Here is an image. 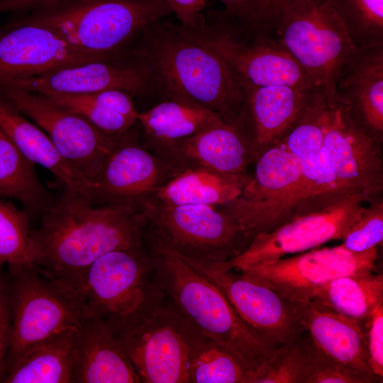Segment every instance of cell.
<instances>
[{"mask_svg": "<svg viewBox=\"0 0 383 383\" xmlns=\"http://www.w3.org/2000/svg\"><path fill=\"white\" fill-rule=\"evenodd\" d=\"M238 123L257 157L279 143L298 121L315 89L245 84Z\"/></svg>", "mask_w": 383, "mask_h": 383, "instance_id": "cell-20", "label": "cell"}, {"mask_svg": "<svg viewBox=\"0 0 383 383\" xmlns=\"http://www.w3.org/2000/svg\"><path fill=\"white\" fill-rule=\"evenodd\" d=\"M89 316L117 334L153 316L167 301L152 257L143 245L109 252L96 260L71 286Z\"/></svg>", "mask_w": 383, "mask_h": 383, "instance_id": "cell-4", "label": "cell"}, {"mask_svg": "<svg viewBox=\"0 0 383 383\" xmlns=\"http://www.w3.org/2000/svg\"><path fill=\"white\" fill-rule=\"evenodd\" d=\"M44 96L57 106L86 118L107 134L126 133L138 122L139 112L133 103V96L121 90Z\"/></svg>", "mask_w": 383, "mask_h": 383, "instance_id": "cell-30", "label": "cell"}, {"mask_svg": "<svg viewBox=\"0 0 383 383\" xmlns=\"http://www.w3.org/2000/svg\"><path fill=\"white\" fill-rule=\"evenodd\" d=\"M171 13L164 0H77L16 18L48 28L76 47L119 57L146 27Z\"/></svg>", "mask_w": 383, "mask_h": 383, "instance_id": "cell-5", "label": "cell"}, {"mask_svg": "<svg viewBox=\"0 0 383 383\" xmlns=\"http://www.w3.org/2000/svg\"><path fill=\"white\" fill-rule=\"evenodd\" d=\"M77 0H0V13L33 11Z\"/></svg>", "mask_w": 383, "mask_h": 383, "instance_id": "cell-42", "label": "cell"}, {"mask_svg": "<svg viewBox=\"0 0 383 383\" xmlns=\"http://www.w3.org/2000/svg\"><path fill=\"white\" fill-rule=\"evenodd\" d=\"M312 352L313 342L306 331L275 349L265 362L251 372L248 383H306Z\"/></svg>", "mask_w": 383, "mask_h": 383, "instance_id": "cell-34", "label": "cell"}, {"mask_svg": "<svg viewBox=\"0 0 383 383\" xmlns=\"http://www.w3.org/2000/svg\"><path fill=\"white\" fill-rule=\"evenodd\" d=\"M148 242L167 299L202 335L232 349L252 371L271 356L213 282L150 233Z\"/></svg>", "mask_w": 383, "mask_h": 383, "instance_id": "cell-3", "label": "cell"}, {"mask_svg": "<svg viewBox=\"0 0 383 383\" xmlns=\"http://www.w3.org/2000/svg\"><path fill=\"white\" fill-rule=\"evenodd\" d=\"M168 99L194 103L237 121L245 88L226 62L186 27L162 20L146 27L132 47Z\"/></svg>", "mask_w": 383, "mask_h": 383, "instance_id": "cell-2", "label": "cell"}, {"mask_svg": "<svg viewBox=\"0 0 383 383\" xmlns=\"http://www.w3.org/2000/svg\"><path fill=\"white\" fill-rule=\"evenodd\" d=\"M153 85L150 69L141 58L129 52L107 60L58 69L40 75L0 77V86L49 94H81L118 89L132 96Z\"/></svg>", "mask_w": 383, "mask_h": 383, "instance_id": "cell-18", "label": "cell"}, {"mask_svg": "<svg viewBox=\"0 0 383 383\" xmlns=\"http://www.w3.org/2000/svg\"><path fill=\"white\" fill-rule=\"evenodd\" d=\"M0 92L32 119L48 135L58 152L92 182L120 135L100 131L44 95L6 86H0Z\"/></svg>", "mask_w": 383, "mask_h": 383, "instance_id": "cell-14", "label": "cell"}, {"mask_svg": "<svg viewBox=\"0 0 383 383\" xmlns=\"http://www.w3.org/2000/svg\"><path fill=\"white\" fill-rule=\"evenodd\" d=\"M310 300L362 323L383 301V274L368 270L334 278L316 289Z\"/></svg>", "mask_w": 383, "mask_h": 383, "instance_id": "cell-31", "label": "cell"}, {"mask_svg": "<svg viewBox=\"0 0 383 383\" xmlns=\"http://www.w3.org/2000/svg\"><path fill=\"white\" fill-rule=\"evenodd\" d=\"M292 303L313 343L326 357L368 376L374 382H380L369 366L360 323L314 300Z\"/></svg>", "mask_w": 383, "mask_h": 383, "instance_id": "cell-24", "label": "cell"}, {"mask_svg": "<svg viewBox=\"0 0 383 383\" xmlns=\"http://www.w3.org/2000/svg\"><path fill=\"white\" fill-rule=\"evenodd\" d=\"M225 121L219 114L186 101H162L138 113L146 147L160 157L176 143Z\"/></svg>", "mask_w": 383, "mask_h": 383, "instance_id": "cell-27", "label": "cell"}, {"mask_svg": "<svg viewBox=\"0 0 383 383\" xmlns=\"http://www.w3.org/2000/svg\"><path fill=\"white\" fill-rule=\"evenodd\" d=\"M0 197L19 201L30 217L43 215L55 198L44 187L29 161L0 129Z\"/></svg>", "mask_w": 383, "mask_h": 383, "instance_id": "cell-32", "label": "cell"}, {"mask_svg": "<svg viewBox=\"0 0 383 383\" xmlns=\"http://www.w3.org/2000/svg\"><path fill=\"white\" fill-rule=\"evenodd\" d=\"M240 194L220 206L251 240L311 209L301 164L279 143L262 152Z\"/></svg>", "mask_w": 383, "mask_h": 383, "instance_id": "cell-8", "label": "cell"}, {"mask_svg": "<svg viewBox=\"0 0 383 383\" xmlns=\"http://www.w3.org/2000/svg\"><path fill=\"white\" fill-rule=\"evenodd\" d=\"M270 35L336 101V84L355 47L331 0H288L276 13Z\"/></svg>", "mask_w": 383, "mask_h": 383, "instance_id": "cell-7", "label": "cell"}, {"mask_svg": "<svg viewBox=\"0 0 383 383\" xmlns=\"http://www.w3.org/2000/svg\"><path fill=\"white\" fill-rule=\"evenodd\" d=\"M117 335L143 383H189L191 355L207 338L167 299L142 324Z\"/></svg>", "mask_w": 383, "mask_h": 383, "instance_id": "cell-11", "label": "cell"}, {"mask_svg": "<svg viewBox=\"0 0 383 383\" xmlns=\"http://www.w3.org/2000/svg\"><path fill=\"white\" fill-rule=\"evenodd\" d=\"M31 231L34 264L71 287L99 257L118 249L143 245L147 221L141 209L95 206L62 192Z\"/></svg>", "mask_w": 383, "mask_h": 383, "instance_id": "cell-1", "label": "cell"}, {"mask_svg": "<svg viewBox=\"0 0 383 383\" xmlns=\"http://www.w3.org/2000/svg\"><path fill=\"white\" fill-rule=\"evenodd\" d=\"M368 376L326 357L313 343L311 370L306 383H372Z\"/></svg>", "mask_w": 383, "mask_h": 383, "instance_id": "cell-37", "label": "cell"}, {"mask_svg": "<svg viewBox=\"0 0 383 383\" xmlns=\"http://www.w3.org/2000/svg\"><path fill=\"white\" fill-rule=\"evenodd\" d=\"M368 364L373 374L383 378V301L380 302L362 323Z\"/></svg>", "mask_w": 383, "mask_h": 383, "instance_id": "cell-38", "label": "cell"}, {"mask_svg": "<svg viewBox=\"0 0 383 383\" xmlns=\"http://www.w3.org/2000/svg\"><path fill=\"white\" fill-rule=\"evenodd\" d=\"M77 331H65L30 348L2 383H72Z\"/></svg>", "mask_w": 383, "mask_h": 383, "instance_id": "cell-29", "label": "cell"}, {"mask_svg": "<svg viewBox=\"0 0 383 383\" xmlns=\"http://www.w3.org/2000/svg\"><path fill=\"white\" fill-rule=\"evenodd\" d=\"M341 240L344 248L355 252L378 248L383 240V200L365 207Z\"/></svg>", "mask_w": 383, "mask_h": 383, "instance_id": "cell-36", "label": "cell"}, {"mask_svg": "<svg viewBox=\"0 0 383 383\" xmlns=\"http://www.w3.org/2000/svg\"><path fill=\"white\" fill-rule=\"evenodd\" d=\"M377 257V248L355 252L340 244L257 262L237 271L262 282L292 302L307 301L316 289L334 278L376 270Z\"/></svg>", "mask_w": 383, "mask_h": 383, "instance_id": "cell-15", "label": "cell"}, {"mask_svg": "<svg viewBox=\"0 0 383 383\" xmlns=\"http://www.w3.org/2000/svg\"><path fill=\"white\" fill-rule=\"evenodd\" d=\"M214 21L187 28L212 48L245 84L255 87L291 86L318 88L294 57L271 35L249 32L250 41L243 38L231 18L221 11L213 13Z\"/></svg>", "mask_w": 383, "mask_h": 383, "instance_id": "cell-10", "label": "cell"}, {"mask_svg": "<svg viewBox=\"0 0 383 383\" xmlns=\"http://www.w3.org/2000/svg\"><path fill=\"white\" fill-rule=\"evenodd\" d=\"M380 143L354 123L343 103L329 106L323 144L338 192L360 194L369 204L382 199Z\"/></svg>", "mask_w": 383, "mask_h": 383, "instance_id": "cell-16", "label": "cell"}, {"mask_svg": "<svg viewBox=\"0 0 383 383\" xmlns=\"http://www.w3.org/2000/svg\"><path fill=\"white\" fill-rule=\"evenodd\" d=\"M181 22L189 28H195L205 21L201 13L206 0H164Z\"/></svg>", "mask_w": 383, "mask_h": 383, "instance_id": "cell-41", "label": "cell"}, {"mask_svg": "<svg viewBox=\"0 0 383 383\" xmlns=\"http://www.w3.org/2000/svg\"><path fill=\"white\" fill-rule=\"evenodd\" d=\"M0 129L29 161L55 177L62 192L93 203L91 182L58 152L40 128L28 121L1 92Z\"/></svg>", "mask_w": 383, "mask_h": 383, "instance_id": "cell-26", "label": "cell"}, {"mask_svg": "<svg viewBox=\"0 0 383 383\" xmlns=\"http://www.w3.org/2000/svg\"><path fill=\"white\" fill-rule=\"evenodd\" d=\"M5 274L11 313L7 372L30 348L65 331H79L90 316L75 289L34 263L9 265Z\"/></svg>", "mask_w": 383, "mask_h": 383, "instance_id": "cell-6", "label": "cell"}, {"mask_svg": "<svg viewBox=\"0 0 383 383\" xmlns=\"http://www.w3.org/2000/svg\"><path fill=\"white\" fill-rule=\"evenodd\" d=\"M181 257L222 291L243 323L270 350L306 331L293 303L262 282L227 267L225 262Z\"/></svg>", "mask_w": 383, "mask_h": 383, "instance_id": "cell-12", "label": "cell"}, {"mask_svg": "<svg viewBox=\"0 0 383 383\" xmlns=\"http://www.w3.org/2000/svg\"><path fill=\"white\" fill-rule=\"evenodd\" d=\"M160 157L175 172L192 167L229 173H246L254 163V150L237 121L221 123L186 138L171 147Z\"/></svg>", "mask_w": 383, "mask_h": 383, "instance_id": "cell-23", "label": "cell"}, {"mask_svg": "<svg viewBox=\"0 0 383 383\" xmlns=\"http://www.w3.org/2000/svg\"><path fill=\"white\" fill-rule=\"evenodd\" d=\"M11 338V313L5 272L0 267V382L6 373V360Z\"/></svg>", "mask_w": 383, "mask_h": 383, "instance_id": "cell-40", "label": "cell"}, {"mask_svg": "<svg viewBox=\"0 0 383 383\" xmlns=\"http://www.w3.org/2000/svg\"><path fill=\"white\" fill-rule=\"evenodd\" d=\"M252 371L232 349L206 338L191 355L189 383H248Z\"/></svg>", "mask_w": 383, "mask_h": 383, "instance_id": "cell-33", "label": "cell"}, {"mask_svg": "<svg viewBox=\"0 0 383 383\" xmlns=\"http://www.w3.org/2000/svg\"><path fill=\"white\" fill-rule=\"evenodd\" d=\"M328 108L325 92L317 89L298 121L280 142L299 160L311 207L346 194L337 189L323 144Z\"/></svg>", "mask_w": 383, "mask_h": 383, "instance_id": "cell-21", "label": "cell"}, {"mask_svg": "<svg viewBox=\"0 0 383 383\" xmlns=\"http://www.w3.org/2000/svg\"><path fill=\"white\" fill-rule=\"evenodd\" d=\"M363 196L348 194L299 213L275 230L255 236L238 255L225 262L235 270L257 262L277 260L342 239L360 216Z\"/></svg>", "mask_w": 383, "mask_h": 383, "instance_id": "cell-13", "label": "cell"}, {"mask_svg": "<svg viewBox=\"0 0 383 383\" xmlns=\"http://www.w3.org/2000/svg\"><path fill=\"white\" fill-rule=\"evenodd\" d=\"M116 331L89 317L75 334L72 383H140Z\"/></svg>", "mask_w": 383, "mask_h": 383, "instance_id": "cell-25", "label": "cell"}, {"mask_svg": "<svg viewBox=\"0 0 383 383\" xmlns=\"http://www.w3.org/2000/svg\"><path fill=\"white\" fill-rule=\"evenodd\" d=\"M141 210L149 233L183 257L226 262L250 242L236 221L220 207L170 205L150 198Z\"/></svg>", "mask_w": 383, "mask_h": 383, "instance_id": "cell-9", "label": "cell"}, {"mask_svg": "<svg viewBox=\"0 0 383 383\" xmlns=\"http://www.w3.org/2000/svg\"><path fill=\"white\" fill-rule=\"evenodd\" d=\"M288 0H250L240 13L249 28L269 34L272 20L279 8Z\"/></svg>", "mask_w": 383, "mask_h": 383, "instance_id": "cell-39", "label": "cell"}, {"mask_svg": "<svg viewBox=\"0 0 383 383\" xmlns=\"http://www.w3.org/2000/svg\"><path fill=\"white\" fill-rule=\"evenodd\" d=\"M174 172L140 143L132 128L120 135L92 181L93 203L141 209Z\"/></svg>", "mask_w": 383, "mask_h": 383, "instance_id": "cell-17", "label": "cell"}, {"mask_svg": "<svg viewBox=\"0 0 383 383\" xmlns=\"http://www.w3.org/2000/svg\"><path fill=\"white\" fill-rule=\"evenodd\" d=\"M224 5L222 11L228 15H235L243 10L250 0H221Z\"/></svg>", "mask_w": 383, "mask_h": 383, "instance_id": "cell-43", "label": "cell"}, {"mask_svg": "<svg viewBox=\"0 0 383 383\" xmlns=\"http://www.w3.org/2000/svg\"><path fill=\"white\" fill-rule=\"evenodd\" d=\"M115 57L76 47L50 29L16 17L0 25V77L37 76Z\"/></svg>", "mask_w": 383, "mask_h": 383, "instance_id": "cell-19", "label": "cell"}, {"mask_svg": "<svg viewBox=\"0 0 383 383\" xmlns=\"http://www.w3.org/2000/svg\"><path fill=\"white\" fill-rule=\"evenodd\" d=\"M354 123L382 143L383 137V43L357 48L345 64L336 84Z\"/></svg>", "mask_w": 383, "mask_h": 383, "instance_id": "cell-22", "label": "cell"}, {"mask_svg": "<svg viewBox=\"0 0 383 383\" xmlns=\"http://www.w3.org/2000/svg\"><path fill=\"white\" fill-rule=\"evenodd\" d=\"M248 177V172L229 174L200 167H187L174 172L151 198L170 205L220 207L240 194Z\"/></svg>", "mask_w": 383, "mask_h": 383, "instance_id": "cell-28", "label": "cell"}, {"mask_svg": "<svg viewBox=\"0 0 383 383\" xmlns=\"http://www.w3.org/2000/svg\"><path fill=\"white\" fill-rule=\"evenodd\" d=\"M357 48L383 43V0H331Z\"/></svg>", "mask_w": 383, "mask_h": 383, "instance_id": "cell-35", "label": "cell"}]
</instances>
